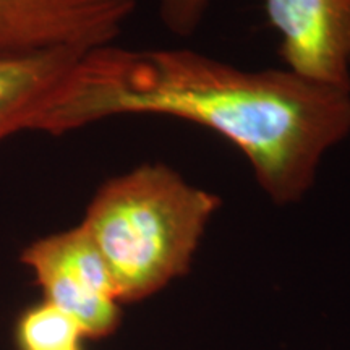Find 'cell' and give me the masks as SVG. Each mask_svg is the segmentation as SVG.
Segmentation results:
<instances>
[{
    "label": "cell",
    "mask_w": 350,
    "mask_h": 350,
    "mask_svg": "<svg viewBox=\"0 0 350 350\" xmlns=\"http://www.w3.org/2000/svg\"><path fill=\"white\" fill-rule=\"evenodd\" d=\"M122 116L213 131L242 152L275 204H291L312 190L327 152L350 135V91L190 49L109 44L77 60L31 131L59 137Z\"/></svg>",
    "instance_id": "obj_1"
},
{
    "label": "cell",
    "mask_w": 350,
    "mask_h": 350,
    "mask_svg": "<svg viewBox=\"0 0 350 350\" xmlns=\"http://www.w3.org/2000/svg\"><path fill=\"white\" fill-rule=\"evenodd\" d=\"M221 204L170 165L144 163L98 188L81 227L106 262L119 301L131 304L188 273Z\"/></svg>",
    "instance_id": "obj_2"
},
{
    "label": "cell",
    "mask_w": 350,
    "mask_h": 350,
    "mask_svg": "<svg viewBox=\"0 0 350 350\" xmlns=\"http://www.w3.org/2000/svg\"><path fill=\"white\" fill-rule=\"evenodd\" d=\"M21 261L31 269L44 300L67 313L85 338H106L119 327L116 284L81 224L28 245Z\"/></svg>",
    "instance_id": "obj_3"
},
{
    "label": "cell",
    "mask_w": 350,
    "mask_h": 350,
    "mask_svg": "<svg viewBox=\"0 0 350 350\" xmlns=\"http://www.w3.org/2000/svg\"><path fill=\"white\" fill-rule=\"evenodd\" d=\"M138 0H0V57L116 42Z\"/></svg>",
    "instance_id": "obj_4"
},
{
    "label": "cell",
    "mask_w": 350,
    "mask_h": 350,
    "mask_svg": "<svg viewBox=\"0 0 350 350\" xmlns=\"http://www.w3.org/2000/svg\"><path fill=\"white\" fill-rule=\"evenodd\" d=\"M262 7L287 70L350 91V0H262Z\"/></svg>",
    "instance_id": "obj_5"
},
{
    "label": "cell",
    "mask_w": 350,
    "mask_h": 350,
    "mask_svg": "<svg viewBox=\"0 0 350 350\" xmlns=\"http://www.w3.org/2000/svg\"><path fill=\"white\" fill-rule=\"evenodd\" d=\"M85 52L47 51L0 57V142L18 131H31L34 122Z\"/></svg>",
    "instance_id": "obj_6"
},
{
    "label": "cell",
    "mask_w": 350,
    "mask_h": 350,
    "mask_svg": "<svg viewBox=\"0 0 350 350\" xmlns=\"http://www.w3.org/2000/svg\"><path fill=\"white\" fill-rule=\"evenodd\" d=\"M80 326L55 305L42 300L28 306L16 319L15 344L18 350H67L81 347Z\"/></svg>",
    "instance_id": "obj_7"
},
{
    "label": "cell",
    "mask_w": 350,
    "mask_h": 350,
    "mask_svg": "<svg viewBox=\"0 0 350 350\" xmlns=\"http://www.w3.org/2000/svg\"><path fill=\"white\" fill-rule=\"evenodd\" d=\"M165 28L177 36H190L201 25L211 0H157Z\"/></svg>",
    "instance_id": "obj_8"
},
{
    "label": "cell",
    "mask_w": 350,
    "mask_h": 350,
    "mask_svg": "<svg viewBox=\"0 0 350 350\" xmlns=\"http://www.w3.org/2000/svg\"><path fill=\"white\" fill-rule=\"evenodd\" d=\"M67 350H83L81 347H75V349H67Z\"/></svg>",
    "instance_id": "obj_9"
}]
</instances>
